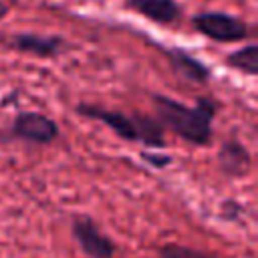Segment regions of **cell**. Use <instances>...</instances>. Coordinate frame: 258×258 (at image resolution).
<instances>
[{"instance_id": "1", "label": "cell", "mask_w": 258, "mask_h": 258, "mask_svg": "<svg viewBox=\"0 0 258 258\" xmlns=\"http://www.w3.org/2000/svg\"><path fill=\"white\" fill-rule=\"evenodd\" d=\"M157 121L169 127L175 135L194 145H208L212 139V121L216 103L210 97H200L194 107L173 101L167 95H153Z\"/></svg>"}, {"instance_id": "2", "label": "cell", "mask_w": 258, "mask_h": 258, "mask_svg": "<svg viewBox=\"0 0 258 258\" xmlns=\"http://www.w3.org/2000/svg\"><path fill=\"white\" fill-rule=\"evenodd\" d=\"M77 113L95 121L105 123L115 135L125 141H141L143 145L161 147L165 143L163 125L147 115H125L121 111L103 109L99 105H79Z\"/></svg>"}, {"instance_id": "3", "label": "cell", "mask_w": 258, "mask_h": 258, "mask_svg": "<svg viewBox=\"0 0 258 258\" xmlns=\"http://www.w3.org/2000/svg\"><path fill=\"white\" fill-rule=\"evenodd\" d=\"M194 28L216 42H238L250 36L248 24L226 12H200L191 18Z\"/></svg>"}, {"instance_id": "4", "label": "cell", "mask_w": 258, "mask_h": 258, "mask_svg": "<svg viewBox=\"0 0 258 258\" xmlns=\"http://www.w3.org/2000/svg\"><path fill=\"white\" fill-rule=\"evenodd\" d=\"M10 133L16 139L28 141V143H40L48 145L58 137V125L36 111H22L16 115V119L10 125Z\"/></svg>"}, {"instance_id": "5", "label": "cell", "mask_w": 258, "mask_h": 258, "mask_svg": "<svg viewBox=\"0 0 258 258\" xmlns=\"http://www.w3.org/2000/svg\"><path fill=\"white\" fill-rule=\"evenodd\" d=\"M71 232L79 248L89 258H113L115 244L109 236L101 232V228L87 216H77L71 224Z\"/></svg>"}, {"instance_id": "6", "label": "cell", "mask_w": 258, "mask_h": 258, "mask_svg": "<svg viewBox=\"0 0 258 258\" xmlns=\"http://www.w3.org/2000/svg\"><path fill=\"white\" fill-rule=\"evenodd\" d=\"M12 48L38 56V58H52L62 52L64 48V38L62 36H46V34H32V32H22L12 36L10 40Z\"/></svg>"}, {"instance_id": "7", "label": "cell", "mask_w": 258, "mask_h": 258, "mask_svg": "<svg viewBox=\"0 0 258 258\" xmlns=\"http://www.w3.org/2000/svg\"><path fill=\"white\" fill-rule=\"evenodd\" d=\"M220 171L228 177H244L252 167V155L238 139H228L220 145L218 151Z\"/></svg>"}, {"instance_id": "8", "label": "cell", "mask_w": 258, "mask_h": 258, "mask_svg": "<svg viewBox=\"0 0 258 258\" xmlns=\"http://www.w3.org/2000/svg\"><path fill=\"white\" fill-rule=\"evenodd\" d=\"M127 8L157 24H173L181 16V6L175 0H127Z\"/></svg>"}, {"instance_id": "9", "label": "cell", "mask_w": 258, "mask_h": 258, "mask_svg": "<svg viewBox=\"0 0 258 258\" xmlns=\"http://www.w3.org/2000/svg\"><path fill=\"white\" fill-rule=\"evenodd\" d=\"M167 60L171 64V69L175 71V75L191 81V83H206L210 79V69L198 60L196 56H191L189 52L181 50V48H165Z\"/></svg>"}, {"instance_id": "10", "label": "cell", "mask_w": 258, "mask_h": 258, "mask_svg": "<svg viewBox=\"0 0 258 258\" xmlns=\"http://www.w3.org/2000/svg\"><path fill=\"white\" fill-rule=\"evenodd\" d=\"M226 64L248 75V77H256V73H258V46L252 42L244 48L230 52L226 56Z\"/></svg>"}, {"instance_id": "11", "label": "cell", "mask_w": 258, "mask_h": 258, "mask_svg": "<svg viewBox=\"0 0 258 258\" xmlns=\"http://www.w3.org/2000/svg\"><path fill=\"white\" fill-rule=\"evenodd\" d=\"M159 258H212L200 250L187 248V246H179V244H167L161 248Z\"/></svg>"}, {"instance_id": "12", "label": "cell", "mask_w": 258, "mask_h": 258, "mask_svg": "<svg viewBox=\"0 0 258 258\" xmlns=\"http://www.w3.org/2000/svg\"><path fill=\"white\" fill-rule=\"evenodd\" d=\"M143 161H147L149 165L153 167H167L171 163V157L169 155H161V153H149V151H143L141 153Z\"/></svg>"}]
</instances>
